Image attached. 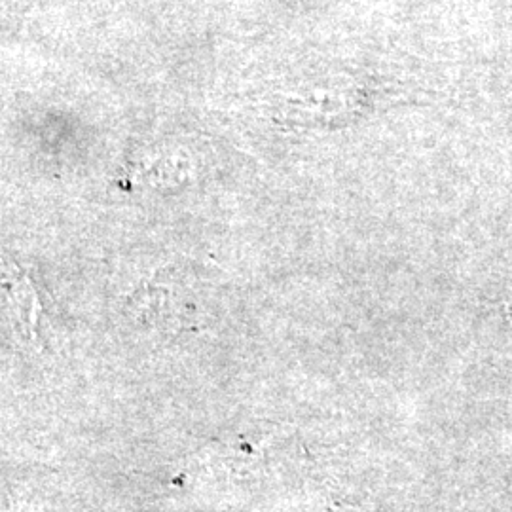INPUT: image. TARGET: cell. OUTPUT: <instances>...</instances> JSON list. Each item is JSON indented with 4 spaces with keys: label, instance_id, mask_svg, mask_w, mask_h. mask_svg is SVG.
<instances>
[{
    "label": "cell",
    "instance_id": "obj_1",
    "mask_svg": "<svg viewBox=\"0 0 512 512\" xmlns=\"http://www.w3.org/2000/svg\"><path fill=\"white\" fill-rule=\"evenodd\" d=\"M0 289L6 294L8 304L16 315L19 329L27 338L37 340L44 319L40 294L31 275L19 270L16 264H6L0 272Z\"/></svg>",
    "mask_w": 512,
    "mask_h": 512
},
{
    "label": "cell",
    "instance_id": "obj_2",
    "mask_svg": "<svg viewBox=\"0 0 512 512\" xmlns=\"http://www.w3.org/2000/svg\"><path fill=\"white\" fill-rule=\"evenodd\" d=\"M16 512H40V509L33 503H21V505H18Z\"/></svg>",
    "mask_w": 512,
    "mask_h": 512
}]
</instances>
